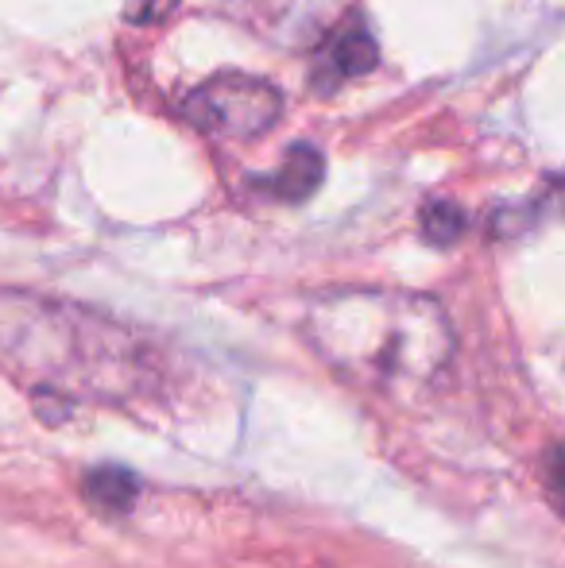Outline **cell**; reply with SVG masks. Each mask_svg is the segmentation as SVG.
I'll list each match as a JSON object with an SVG mask.
<instances>
[{"label": "cell", "mask_w": 565, "mask_h": 568, "mask_svg": "<svg viewBox=\"0 0 565 568\" xmlns=\"http://www.w3.org/2000/svg\"><path fill=\"white\" fill-rule=\"evenodd\" d=\"M330 62L337 67L341 78H361V74H369V70H376L380 47L364 28H345L337 36V43L330 47Z\"/></svg>", "instance_id": "cell-5"}, {"label": "cell", "mask_w": 565, "mask_h": 568, "mask_svg": "<svg viewBox=\"0 0 565 568\" xmlns=\"http://www.w3.org/2000/svg\"><path fill=\"white\" fill-rule=\"evenodd\" d=\"M82 491H85V499H90L93 507L121 515V510H129L132 503H137L140 479L132 476L129 468H90Z\"/></svg>", "instance_id": "cell-4"}, {"label": "cell", "mask_w": 565, "mask_h": 568, "mask_svg": "<svg viewBox=\"0 0 565 568\" xmlns=\"http://www.w3.org/2000/svg\"><path fill=\"white\" fill-rule=\"evenodd\" d=\"M418 225H423V236L430 244H457L461 232H465V213L453 202H430Z\"/></svg>", "instance_id": "cell-6"}, {"label": "cell", "mask_w": 565, "mask_h": 568, "mask_svg": "<svg viewBox=\"0 0 565 568\" xmlns=\"http://www.w3.org/2000/svg\"><path fill=\"white\" fill-rule=\"evenodd\" d=\"M182 116L218 140H256L283 116V98L272 82L252 74H218L198 85L182 105Z\"/></svg>", "instance_id": "cell-2"}, {"label": "cell", "mask_w": 565, "mask_h": 568, "mask_svg": "<svg viewBox=\"0 0 565 568\" xmlns=\"http://www.w3.org/2000/svg\"><path fill=\"white\" fill-rule=\"evenodd\" d=\"M322 174H325L322 151L310 148V143H294V148L286 151L283 166L268 179V186H272V194L283 197V202H306V197L322 186Z\"/></svg>", "instance_id": "cell-3"}, {"label": "cell", "mask_w": 565, "mask_h": 568, "mask_svg": "<svg viewBox=\"0 0 565 568\" xmlns=\"http://www.w3.org/2000/svg\"><path fill=\"white\" fill-rule=\"evenodd\" d=\"M306 333L349 383L403 398L434 383L453 352L445 310L407 291H333L314 302Z\"/></svg>", "instance_id": "cell-1"}, {"label": "cell", "mask_w": 565, "mask_h": 568, "mask_svg": "<svg viewBox=\"0 0 565 568\" xmlns=\"http://www.w3.org/2000/svg\"><path fill=\"white\" fill-rule=\"evenodd\" d=\"M174 4H179V0H129L124 16H129V23H140V28H148V23H159L163 16H171Z\"/></svg>", "instance_id": "cell-7"}]
</instances>
